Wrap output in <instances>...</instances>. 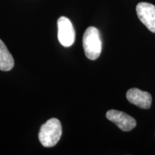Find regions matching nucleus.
<instances>
[{
  "label": "nucleus",
  "mask_w": 155,
  "mask_h": 155,
  "mask_svg": "<svg viewBox=\"0 0 155 155\" xmlns=\"http://www.w3.org/2000/svg\"><path fill=\"white\" fill-rule=\"evenodd\" d=\"M14 65L15 61L12 55L0 39V70L9 71L13 68Z\"/></svg>",
  "instance_id": "0eeeda50"
},
{
  "label": "nucleus",
  "mask_w": 155,
  "mask_h": 155,
  "mask_svg": "<svg viewBox=\"0 0 155 155\" xmlns=\"http://www.w3.org/2000/svg\"><path fill=\"white\" fill-rule=\"evenodd\" d=\"M58 38L60 43L68 48L74 43L75 32L71 20L65 17H61L58 20Z\"/></svg>",
  "instance_id": "7ed1b4c3"
},
{
  "label": "nucleus",
  "mask_w": 155,
  "mask_h": 155,
  "mask_svg": "<svg viewBox=\"0 0 155 155\" xmlns=\"http://www.w3.org/2000/svg\"><path fill=\"white\" fill-rule=\"evenodd\" d=\"M127 100L131 104L144 109H149L152 105V96L150 93L143 91L139 88H130L127 92Z\"/></svg>",
  "instance_id": "423d86ee"
},
{
  "label": "nucleus",
  "mask_w": 155,
  "mask_h": 155,
  "mask_svg": "<svg viewBox=\"0 0 155 155\" xmlns=\"http://www.w3.org/2000/svg\"><path fill=\"white\" fill-rule=\"evenodd\" d=\"M139 19L150 32L155 33V6L148 2H140L136 7Z\"/></svg>",
  "instance_id": "20e7f679"
},
{
  "label": "nucleus",
  "mask_w": 155,
  "mask_h": 155,
  "mask_svg": "<svg viewBox=\"0 0 155 155\" xmlns=\"http://www.w3.org/2000/svg\"><path fill=\"white\" fill-rule=\"evenodd\" d=\"M83 46L85 55L88 59L95 61L99 58L102 50V41L100 32L94 27H89L83 37Z\"/></svg>",
  "instance_id": "f257e3e1"
},
{
  "label": "nucleus",
  "mask_w": 155,
  "mask_h": 155,
  "mask_svg": "<svg viewBox=\"0 0 155 155\" xmlns=\"http://www.w3.org/2000/svg\"><path fill=\"white\" fill-rule=\"evenodd\" d=\"M62 135V127L60 121L53 118L48 120L40 128L39 140L45 147H53L59 141Z\"/></svg>",
  "instance_id": "f03ea898"
},
{
  "label": "nucleus",
  "mask_w": 155,
  "mask_h": 155,
  "mask_svg": "<svg viewBox=\"0 0 155 155\" xmlns=\"http://www.w3.org/2000/svg\"><path fill=\"white\" fill-rule=\"evenodd\" d=\"M106 118L124 131L132 130L137 126V121L133 117L117 110L111 109L108 111L106 112Z\"/></svg>",
  "instance_id": "39448f33"
}]
</instances>
